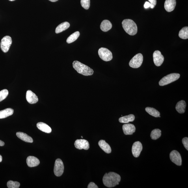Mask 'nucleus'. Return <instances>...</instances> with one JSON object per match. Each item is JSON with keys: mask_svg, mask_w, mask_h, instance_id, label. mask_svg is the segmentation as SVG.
Masks as SVG:
<instances>
[{"mask_svg": "<svg viewBox=\"0 0 188 188\" xmlns=\"http://www.w3.org/2000/svg\"><path fill=\"white\" fill-rule=\"evenodd\" d=\"M81 3L82 7L85 10L89 9L90 7V0H81Z\"/></svg>", "mask_w": 188, "mask_h": 188, "instance_id": "7c9ffc66", "label": "nucleus"}, {"mask_svg": "<svg viewBox=\"0 0 188 188\" xmlns=\"http://www.w3.org/2000/svg\"><path fill=\"white\" fill-rule=\"evenodd\" d=\"M26 98L28 103L30 104H34L37 103L38 101V97L36 94L30 90L27 91Z\"/></svg>", "mask_w": 188, "mask_h": 188, "instance_id": "ddd939ff", "label": "nucleus"}, {"mask_svg": "<svg viewBox=\"0 0 188 188\" xmlns=\"http://www.w3.org/2000/svg\"><path fill=\"white\" fill-rule=\"evenodd\" d=\"M145 111L150 115L155 118L159 117L160 115V112L154 108L147 107L145 109Z\"/></svg>", "mask_w": 188, "mask_h": 188, "instance_id": "393cba45", "label": "nucleus"}, {"mask_svg": "<svg viewBox=\"0 0 188 188\" xmlns=\"http://www.w3.org/2000/svg\"><path fill=\"white\" fill-rule=\"evenodd\" d=\"M49 1L53 2H55L57 1L58 0H49Z\"/></svg>", "mask_w": 188, "mask_h": 188, "instance_id": "e433bc0d", "label": "nucleus"}, {"mask_svg": "<svg viewBox=\"0 0 188 188\" xmlns=\"http://www.w3.org/2000/svg\"><path fill=\"white\" fill-rule=\"evenodd\" d=\"M122 129L125 135H133L136 131L135 125L131 124H127L123 125Z\"/></svg>", "mask_w": 188, "mask_h": 188, "instance_id": "4468645a", "label": "nucleus"}, {"mask_svg": "<svg viewBox=\"0 0 188 188\" xmlns=\"http://www.w3.org/2000/svg\"><path fill=\"white\" fill-rule=\"evenodd\" d=\"M153 61L155 65L160 66L163 64L164 57L159 51H156L153 54Z\"/></svg>", "mask_w": 188, "mask_h": 188, "instance_id": "9b49d317", "label": "nucleus"}, {"mask_svg": "<svg viewBox=\"0 0 188 188\" xmlns=\"http://www.w3.org/2000/svg\"><path fill=\"white\" fill-rule=\"evenodd\" d=\"M112 27V24L109 20H103L100 26L101 31L103 32H107L111 29Z\"/></svg>", "mask_w": 188, "mask_h": 188, "instance_id": "aec40b11", "label": "nucleus"}, {"mask_svg": "<svg viewBox=\"0 0 188 188\" xmlns=\"http://www.w3.org/2000/svg\"><path fill=\"white\" fill-rule=\"evenodd\" d=\"M171 160L176 165L181 166L182 164V159L180 153L178 151L174 150L172 151L170 154Z\"/></svg>", "mask_w": 188, "mask_h": 188, "instance_id": "1a4fd4ad", "label": "nucleus"}, {"mask_svg": "<svg viewBox=\"0 0 188 188\" xmlns=\"http://www.w3.org/2000/svg\"><path fill=\"white\" fill-rule=\"evenodd\" d=\"M161 135V131L159 129H155L153 130L151 134V137L153 140H157Z\"/></svg>", "mask_w": 188, "mask_h": 188, "instance_id": "cd10ccee", "label": "nucleus"}, {"mask_svg": "<svg viewBox=\"0 0 188 188\" xmlns=\"http://www.w3.org/2000/svg\"><path fill=\"white\" fill-rule=\"evenodd\" d=\"M180 77V74L178 73H172L165 76L160 81V86L167 85L178 80Z\"/></svg>", "mask_w": 188, "mask_h": 188, "instance_id": "20e7f679", "label": "nucleus"}, {"mask_svg": "<svg viewBox=\"0 0 188 188\" xmlns=\"http://www.w3.org/2000/svg\"><path fill=\"white\" fill-rule=\"evenodd\" d=\"M74 145L75 148L79 150L84 149L88 150L90 148L89 142L85 139H77L76 140Z\"/></svg>", "mask_w": 188, "mask_h": 188, "instance_id": "9d476101", "label": "nucleus"}, {"mask_svg": "<svg viewBox=\"0 0 188 188\" xmlns=\"http://www.w3.org/2000/svg\"><path fill=\"white\" fill-rule=\"evenodd\" d=\"M142 150V146L141 142L138 141L135 142L133 144L132 148L133 156L135 157H139Z\"/></svg>", "mask_w": 188, "mask_h": 188, "instance_id": "f8f14e48", "label": "nucleus"}, {"mask_svg": "<svg viewBox=\"0 0 188 188\" xmlns=\"http://www.w3.org/2000/svg\"><path fill=\"white\" fill-rule=\"evenodd\" d=\"M143 60V55L141 53H138L131 59L129 62V66L133 68H139L142 65Z\"/></svg>", "mask_w": 188, "mask_h": 188, "instance_id": "39448f33", "label": "nucleus"}, {"mask_svg": "<svg viewBox=\"0 0 188 188\" xmlns=\"http://www.w3.org/2000/svg\"><path fill=\"white\" fill-rule=\"evenodd\" d=\"M4 145H5L4 142L3 141H2L1 140H0V146H4Z\"/></svg>", "mask_w": 188, "mask_h": 188, "instance_id": "c9c22d12", "label": "nucleus"}, {"mask_svg": "<svg viewBox=\"0 0 188 188\" xmlns=\"http://www.w3.org/2000/svg\"><path fill=\"white\" fill-rule=\"evenodd\" d=\"M14 113V110L11 108H8L0 111V119H3L13 115Z\"/></svg>", "mask_w": 188, "mask_h": 188, "instance_id": "5701e85b", "label": "nucleus"}, {"mask_svg": "<svg viewBox=\"0 0 188 188\" xmlns=\"http://www.w3.org/2000/svg\"><path fill=\"white\" fill-rule=\"evenodd\" d=\"M182 143L187 150H188V138L185 137L182 139Z\"/></svg>", "mask_w": 188, "mask_h": 188, "instance_id": "2f4dec72", "label": "nucleus"}, {"mask_svg": "<svg viewBox=\"0 0 188 188\" xmlns=\"http://www.w3.org/2000/svg\"><path fill=\"white\" fill-rule=\"evenodd\" d=\"M2 161V157L1 155H0V163Z\"/></svg>", "mask_w": 188, "mask_h": 188, "instance_id": "4c0bfd02", "label": "nucleus"}, {"mask_svg": "<svg viewBox=\"0 0 188 188\" xmlns=\"http://www.w3.org/2000/svg\"><path fill=\"white\" fill-rule=\"evenodd\" d=\"M70 24L67 22H63L58 26L55 29V33L59 34L68 29L70 27Z\"/></svg>", "mask_w": 188, "mask_h": 188, "instance_id": "4be33fe9", "label": "nucleus"}, {"mask_svg": "<svg viewBox=\"0 0 188 188\" xmlns=\"http://www.w3.org/2000/svg\"><path fill=\"white\" fill-rule=\"evenodd\" d=\"M151 4L150 7L151 8H154L157 4V0H148Z\"/></svg>", "mask_w": 188, "mask_h": 188, "instance_id": "473e14b6", "label": "nucleus"}, {"mask_svg": "<svg viewBox=\"0 0 188 188\" xmlns=\"http://www.w3.org/2000/svg\"><path fill=\"white\" fill-rule=\"evenodd\" d=\"M135 119V116L133 114L122 117L119 119V121L121 123L127 124L129 122L133 121Z\"/></svg>", "mask_w": 188, "mask_h": 188, "instance_id": "b1692460", "label": "nucleus"}, {"mask_svg": "<svg viewBox=\"0 0 188 188\" xmlns=\"http://www.w3.org/2000/svg\"><path fill=\"white\" fill-rule=\"evenodd\" d=\"M81 138H83V137H82V136H81Z\"/></svg>", "mask_w": 188, "mask_h": 188, "instance_id": "ea45409f", "label": "nucleus"}, {"mask_svg": "<svg viewBox=\"0 0 188 188\" xmlns=\"http://www.w3.org/2000/svg\"><path fill=\"white\" fill-rule=\"evenodd\" d=\"M176 0H166L164 7L168 12H171L175 9L176 6Z\"/></svg>", "mask_w": 188, "mask_h": 188, "instance_id": "dca6fc26", "label": "nucleus"}, {"mask_svg": "<svg viewBox=\"0 0 188 188\" xmlns=\"http://www.w3.org/2000/svg\"><path fill=\"white\" fill-rule=\"evenodd\" d=\"M7 186L8 188H19L20 186V184L17 181H10L7 183Z\"/></svg>", "mask_w": 188, "mask_h": 188, "instance_id": "c85d7f7f", "label": "nucleus"}, {"mask_svg": "<svg viewBox=\"0 0 188 188\" xmlns=\"http://www.w3.org/2000/svg\"><path fill=\"white\" fill-rule=\"evenodd\" d=\"M150 6L151 4L150 2L148 1H146L144 5V8H146V9L150 7Z\"/></svg>", "mask_w": 188, "mask_h": 188, "instance_id": "f704fd0d", "label": "nucleus"}, {"mask_svg": "<svg viewBox=\"0 0 188 188\" xmlns=\"http://www.w3.org/2000/svg\"><path fill=\"white\" fill-rule=\"evenodd\" d=\"M99 146L102 150L108 154H109L112 152L111 147L104 140H101L98 142Z\"/></svg>", "mask_w": 188, "mask_h": 188, "instance_id": "f3484780", "label": "nucleus"}, {"mask_svg": "<svg viewBox=\"0 0 188 188\" xmlns=\"http://www.w3.org/2000/svg\"><path fill=\"white\" fill-rule=\"evenodd\" d=\"M80 35L79 31H76L73 33L69 37L67 40V42L68 44L73 43L76 40Z\"/></svg>", "mask_w": 188, "mask_h": 188, "instance_id": "a878e982", "label": "nucleus"}, {"mask_svg": "<svg viewBox=\"0 0 188 188\" xmlns=\"http://www.w3.org/2000/svg\"><path fill=\"white\" fill-rule=\"evenodd\" d=\"M88 188H98L97 186L93 182H91L88 185Z\"/></svg>", "mask_w": 188, "mask_h": 188, "instance_id": "72a5a7b5", "label": "nucleus"}, {"mask_svg": "<svg viewBox=\"0 0 188 188\" xmlns=\"http://www.w3.org/2000/svg\"><path fill=\"white\" fill-rule=\"evenodd\" d=\"M16 135L19 139L25 142L32 143L33 142V140L32 138L27 135V134L19 132L16 133Z\"/></svg>", "mask_w": 188, "mask_h": 188, "instance_id": "6ab92c4d", "label": "nucleus"}, {"mask_svg": "<svg viewBox=\"0 0 188 188\" xmlns=\"http://www.w3.org/2000/svg\"><path fill=\"white\" fill-rule=\"evenodd\" d=\"M179 37L184 40L187 39L188 38V27H183L179 33Z\"/></svg>", "mask_w": 188, "mask_h": 188, "instance_id": "bb28decb", "label": "nucleus"}, {"mask_svg": "<svg viewBox=\"0 0 188 188\" xmlns=\"http://www.w3.org/2000/svg\"><path fill=\"white\" fill-rule=\"evenodd\" d=\"M98 55L101 59L105 61H111L113 59L111 52L104 47H101L99 49Z\"/></svg>", "mask_w": 188, "mask_h": 188, "instance_id": "423d86ee", "label": "nucleus"}, {"mask_svg": "<svg viewBox=\"0 0 188 188\" xmlns=\"http://www.w3.org/2000/svg\"><path fill=\"white\" fill-rule=\"evenodd\" d=\"M12 42V38L10 36H6L2 38L1 43V47L4 52H7L9 51Z\"/></svg>", "mask_w": 188, "mask_h": 188, "instance_id": "6e6552de", "label": "nucleus"}, {"mask_svg": "<svg viewBox=\"0 0 188 188\" xmlns=\"http://www.w3.org/2000/svg\"><path fill=\"white\" fill-rule=\"evenodd\" d=\"M8 94V91L7 89H4L0 91V102L6 98Z\"/></svg>", "mask_w": 188, "mask_h": 188, "instance_id": "c756f323", "label": "nucleus"}, {"mask_svg": "<svg viewBox=\"0 0 188 188\" xmlns=\"http://www.w3.org/2000/svg\"><path fill=\"white\" fill-rule=\"evenodd\" d=\"M37 128L43 132L49 133L52 131L51 128L48 125L45 124L44 123L40 122L37 123Z\"/></svg>", "mask_w": 188, "mask_h": 188, "instance_id": "a211bd4d", "label": "nucleus"}, {"mask_svg": "<svg viewBox=\"0 0 188 188\" xmlns=\"http://www.w3.org/2000/svg\"><path fill=\"white\" fill-rule=\"evenodd\" d=\"M64 169V163L59 159L56 160L54 166V172L56 176H61L63 174Z\"/></svg>", "mask_w": 188, "mask_h": 188, "instance_id": "0eeeda50", "label": "nucleus"}, {"mask_svg": "<svg viewBox=\"0 0 188 188\" xmlns=\"http://www.w3.org/2000/svg\"><path fill=\"white\" fill-rule=\"evenodd\" d=\"M73 68L80 74L85 76H91L93 74L94 71L92 69L79 61H73Z\"/></svg>", "mask_w": 188, "mask_h": 188, "instance_id": "f03ea898", "label": "nucleus"}, {"mask_svg": "<svg viewBox=\"0 0 188 188\" xmlns=\"http://www.w3.org/2000/svg\"><path fill=\"white\" fill-rule=\"evenodd\" d=\"M9 1H15V0H9Z\"/></svg>", "mask_w": 188, "mask_h": 188, "instance_id": "58836bf2", "label": "nucleus"}, {"mask_svg": "<svg viewBox=\"0 0 188 188\" xmlns=\"http://www.w3.org/2000/svg\"><path fill=\"white\" fill-rule=\"evenodd\" d=\"M123 28L125 32L129 35L134 36L137 33L138 28L135 22L131 19H126L122 22Z\"/></svg>", "mask_w": 188, "mask_h": 188, "instance_id": "7ed1b4c3", "label": "nucleus"}, {"mask_svg": "<svg viewBox=\"0 0 188 188\" xmlns=\"http://www.w3.org/2000/svg\"><path fill=\"white\" fill-rule=\"evenodd\" d=\"M186 103L184 100L179 101L176 104V109L178 113L180 114H183L185 113L186 107Z\"/></svg>", "mask_w": 188, "mask_h": 188, "instance_id": "412c9836", "label": "nucleus"}, {"mask_svg": "<svg viewBox=\"0 0 188 188\" xmlns=\"http://www.w3.org/2000/svg\"><path fill=\"white\" fill-rule=\"evenodd\" d=\"M121 178L120 175L114 172H109L106 173L103 178V184L109 188L115 187L119 184Z\"/></svg>", "mask_w": 188, "mask_h": 188, "instance_id": "f257e3e1", "label": "nucleus"}, {"mask_svg": "<svg viewBox=\"0 0 188 188\" xmlns=\"http://www.w3.org/2000/svg\"><path fill=\"white\" fill-rule=\"evenodd\" d=\"M26 161L28 166L30 167H36L40 163L39 160L37 158L33 156L28 157Z\"/></svg>", "mask_w": 188, "mask_h": 188, "instance_id": "2eb2a0df", "label": "nucleus"}]
</instances>
